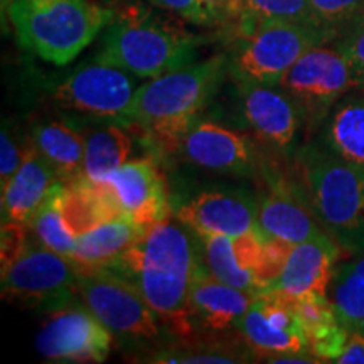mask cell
<instances>
[{"mask_svg": "<svg viewBox=\"0 0 364 364\" xmlns=\"http://www.w3.org/2000/svg\"><path fill=\"white\" fill-rule=\"evenodd\" d=\"M226 75H230V58L228 54H216L147 80L135 93L130 124L142 127L161 142L177 147L215 98Z\"/></svg>", "mask_w": 364, "mask_h": 364, "instance_id": "obj_2", "label": "cell"}, {"mask_svg": "<svg viewBox=\"0 0 364 364\" xmlns=\"http://www.w3.org/2000/svg\"><path fill=\"white\" fill-rule=\"evenodd\" d=\"M80 272V270H78ZM78 295L83 306L122 339H156L161 336L157 314L140 290L112 268L81 270Z\"/></svg>", "mask_w": 364, "mask_h": 364, "instance_id": "obj_8", "label": "cell"}, {"mask_svg": "<svg viewBox=\"0 0 364 364\" xmlns=\"http://www.w3.org/2000/svg\"><path fill=\"white\" fill-rule=\"evenodd\" d=\"M304 196L322 230L346 252L364 253V169L329 149L306 145L297 152Z\"/></svg>", "mask_w": 364, "mask_h": 364, "instance_id": "obj_3", "label": "cell"}, {"mask_svg": "<svg viewBox=\"0 0 364 364\" xmlns=\"http://www.w3.org/2000/svg\"><path fill=\"white\" fill-rule=\"evenodd\" d=\"M198 238L204 265L215 279L257 295L265 292L262 267L267 235H199Z\"/></svg>", "mask_w": 364, "mask_h": 364, "instance_id": "obj_17", "label": "cell"}, {"mask_svg": "<svg viewBox=\"0 0 364 364\" xmlns=\"http://www.w3.org/2000/svg\"><path fill=\"white\" fill-rule=\"evenodd\" d=\"M248 359L243 354L233 351L230 348H189V349H171V351L156 353L150 359H144V363L157 364H235L247 363Z\"/></svg>", "mask_w": 364, "mask_h": 364, "instance_id": "obj_30", "label": "cell"}, {"mask_svg": "<svg viewBox=\"0 0 364 364\" xmlns=\"http://www.w3.org/2000/svg\"><path fill=\"white\" fill-rule=\"evenodd\" d=\"M322 129L324 147L364 169V97L336 105Z\"/></svg>", "mask_w": 364, "mask_h": 364, "instance_id": "obj_26", "label": "cell"}, {"mask_svg": "<svg viewBox=\"0 0 364 364\" xmlns=\"http://www.w3.org/2000/svg\"><path fill=\"white\" fill-rule=\"evenodd\" d=\"M272 22H300L317 26L309 0H245L243 14L236 22V29L238 36H243Z\"/></svg>", "mask_w": 364, "mask_h": 364, "instance_id": "obj_29", "label": "cell"}, {"mask_svg": "<svg viewBox=\"0 0 364 364\" xmlns=\"http://www.w3.org/2000/svg\"><path fill=\"white\" fill-rule=\"evenodd\" d=\"M144 233L145 228L129 218H113L76 236L71 260L80 272L112 267Z\"/></svg>", "mask_w": 364, "mask_h": 364, "instance_id": "obj_24", "label": "cell"}, {"mask_svg": "<svg viewBox=\"0 0 364 364\" xmlns=\"http://www.w3.org/2000/svg\"><path fill=\"white\" fill-rule=\"evenodd\" d=\"M110 186L120 215L147 230L166 220L169 199L166 182L156 162L150 159H130L105 179Z\"/></svg>", "mask_w": 364, "mask_h": 364, "instance_id": "obj_18", "label": "cell"}, {"mask_svg": "<svg viewBox=\"0 0 364 364\" xmlns=\"http://www.w3.org/2000/svg\"><path fill=\"white\" fill-rule=\"evenodd\" d=\"M149 2L152 6L164 9V11L176 14V16L182 17V19L191 22V24L215 27L201 0H149Z\"/></svg>", "mask_w": 364, "mask_h": 364, "instance_id": "obj_34", "label": "cell"}, {"mask_svg": "<svg viewBox=\"0 0 364 364\" xmlns=\"http://www.w3.org/2000/svg\"><path fill=\"white\" fill-rule=\"evenodd\" d=\"M36 349L51 363H103L112 349V332L85 306L68 304L41 327Z\"/></svg>", "mask_w": 364, "mask_h": 364, "instance_id": "obj_11", "label": "cell"}, {"mask_svg": "<svg viewBox=\"0 0 364 364\" xmlns=\"http://www.w3.org/2000/svg\"><path fill=\"white\" fill-rule=\"evenodd\" d=\"M302 113L304 122L317 129L349 90L356 88L351 66L336 46H316L285 73L279 83Z\"/></svg>", "mask_w": 364, "mask_h": 364, "instance_id": "obj_9", "label": "cell"}, {"mask_svg": "<svg viewBox=\"0 0 364 364\" xmlns=\"http://www.w3.org/2000/svg\"><path fill=\"white\" fill-rule=\"evenodd\" d=\"M334 39V34L314 24H263L238 36L235 48L228 54L230 75L236 83L279 85L304 54Z\"/></svg>", "mask_w": 364, "mask_h": 364, "instance_id": "obj_6", "label": "cell"}, {"mask_svg": "<svg viewBox=\"0 0 364 364\" xmlns=\"http://www.w3.org/2000/svg\"><path fill=\"white\" fill-rule=\"evenodd\" d=\"M331 302L349 331H364V253L334 270Z\"/></svg>", "mask_w": 364, "mask_h": 364, "instance_id": "obj_27", "label": "cell"}, {"mask_svg": "<svg viewBox=\"0 0 364 364\" xmlns=\"http://www.w3.org/2000/svg\"><path fill=\"white\" fill-rule=\"evenodd\" d=\"M31 142L63 184L83 177L85 144L83 135L75 125L53 118L39 120L31 129Z\"/></svg>", "mask_w": 364, "mask_h": 364, "instance_id": "obj_23", "label": "cell"}, {"mask_svg": "<svg viewBox=\"0 0 364 364\" xmlns=\"http://www.w3.org/2000/svg\"><path fill=\"white\" fill-rule=\"evenodd\" d=\"M257 203L258 226L268 238L297 245L326 233L302 191L280 174L267 177V189Z\"/></svg>", "mask_w": 364, "mask_h": 364, "instance_id": "obj_19", "label": "cell"}, {"mask_svg": "<svg viewBox=\"0 0 364 364\" xmlns=\"http://www.w3.org/2000/svg\"><path fill=\"white\" fill-rule=\"evenodd\" d=\"M81 132L85 144L83 177L93 182H105L118 167L130 161L134 139L127 130L129 124L117 120L86 118L73 124Z\"/></svg>", "mask_w": 364, "mask_h": 364, "instance_id": "obj_22", "label": "cell"}, {"mask_svg": "<svg viewBox=\"0 0 364 364\" xmlns=\"http://www.w3.org/2000/svg\"><path fill=\"white\" fill-rule=\"evenodd\" d=\"M317 26L338 38L346 24L364 14V0H309Z\"/></svg>", "mask_w": 364, "mask_h": 364, "instance_id": "obj_31", "label": "cell"}, {"mask_svg": "<svg viewBox=\"0 0 364 364\" xmlns=\"http://www.w3.org/2000/svg\"><path fill=\"white\" fill-rule=\"evenodd\" d=\"M58 184L63 182L31 142L21 167L2 188V221L29 226Z\"/></svg>", "mask_w": 364, "mask_h": 364, "instance_id": "obj_20", "label": "cell"}, {"mask_svg": "<svg viewBox=\"0 0 364 364\" xmlns=\"http://www.w3.org/2000/svg\"><path fill=\"white\" fill-rule=\"evenodd\" d=\"M241 113L250 130L275 150H289L304 124L297 103L279 85L238 83Z\"/></svg>", "mask_w": 364, "mask_h": 364, "instance_id": "obj_16", "label": "cell"}, {"mask_svg": "<svg viewBox=\"0 0 364 364\" xmlns=\"http://www.w3.org/2000/svg\"><path fill=\"white\" fill-rule=\"evenodd\" d=\"M7 16L27 51L65 66L107 29L115 11L98 0H16Z\"/></svg>", "mask_w": 364, "mask_h": 364, "instance_id": "obj_5", "label": "cell"}, {"mask_svg": "<svg viewBox=\"0 0 364 364\" xmlns=\"http://www.w3.org/2000/svg\"><path fill=\"white\" fill-rule=\"evenodd\" d=\"M235 329L265 356L312 353L297 309L279 295H260Z\"/></svg>", "mask_w": 364, "mask_h": 364, "instance_id": "obj_14", "label": "cell"}, {"mask_svg": "<svg viewBox=\"0 0 364 364\" xmlns=\"http://www.w3.org/2000/svg\"><path fill=\"white\" fill-rule=\"evenodd\" d=\"M132 73L108 63L93 59L80 66L54 91V103L59 108L75 112L85 118L117 120L130 125L139 81Z\"/></svg>", "mask_w": 364, "mask_h": 364, "instance_id": "obj_10", "label": "cell"}, {"mask_svg": "<svg viewBox=\"0 0 364 364\" xmlns=\"http://www.w3.org/2000/svg\"><path fill=\"white\" fill-rule=\"evenodd\" d=\"M203 38L159 19L140 7L115 12L103 31L95 59L118 66L140 80H150L193 65Z\"/></svg>", "mask_w": 364, "mask_h": 364, "instance_id": "obj_4", "label": "cell"}, {"mask_svg": "<svg viewBox=\"0 0 364 364\" xmlns=\"http://www.w3.org/2000/svg\"><path fill=\"white\" fill-rule=\"evenodd\" d=\"M341 250L343 248L327 233L292 245L280 275L263 294L279 295L290 302L327 297Z\"/></svg>", "mask_w": 364, "mask_h": 364, "instance_id": "obj_15", "label": "cell"}, {"mask_svg": "<svg viewBox=\"0 0 364 364\" xmlns=\"http://www.w3.org/2000/svg\"><path fill=\"white\" fill-rule=\"evenodd\" d=\"M31 147V139L22 140L21 135L14 134L7 124L0 132V188L7 184L16 174Z\"/></svg>", "mask_w": 364, "mask_h": 364, "instance_id": "obj_33", "label": "cell"}, {"mask_svg": "<svg viewBox=\"0 0 364 364\" xmlns=\"http://www.w3.org/2000/svg\"><path fill=\"white\" fill-rule=\"evenodd\" d=\"M176 218L194 235L245 236L263 233L258 226V203L241 188H216L177 204Z\"/></svg>", "mask_w": 364, "mask_h": 364, "instance_id": "obj_12", "label": "cell"}, {"mask_svg": "<svg viewBox=\"0 0 364 364\" xmlns=\"http://www.w3.org/2000/svg\"><path fill=\"white\" fill-rule=\"evenodd\" d=\"M63 213L68 228L75 236L122 216L110 186L107 182H93L86 177L65 184Z\"/></svg>", "mask_w": 364, "mask_h": 364, "instance_id": "obj_25", "label": "cell"}, {"mask_svg": "<svg viewBox=\"0 0 364 364\" xmlns=\"http://www.w3.org/2000/svg\"><path fill=\"white\" fill-rule=\"evenodd\" d=\"M80 272L65 255L36 238L9 265L2 267V299L21 307L58 311L78 294Z\"/></svg>", "mask_w": 364, "mask_h": 364, "instance_id": "obj_7", "label": "cell"}, {"mask_svg": "<svg viewBox=\"0 0 364 364\" xmlns=\"http://www.w3.org/2000/svg\"><path fill=\"white\" fill-rule=\"evenodd\" d=\"M194 166L231 176H253L260 169V152L248 135L211 120H198L177 147Z\"/></svg>", "mask_w": 364, "mask_h": 364, "instance_id": "obj_13", "label": "cell"}, {"mask_svg": "<svg viewBox=\"0 0 364 364\" xmlns=\"http://www.w3.org/2000/svg\"><path fill=\"white\" fill-rule=\"evenodd\" d=\"M16 2V0H0V7H2V19L6 21V16L9 14V9L12 7V4Z\"/></svg>", "mask_w": 364, "mask_h": 364, "instance_id": "obj_37", "label": "cell"}, {"mask_svg": "<svg viewBox=\"0 0 364 364\" xmlns=\"http://www.w3.org/2000/svg\"><path fill=\"white\" fill-rule=\"evenodd\" d=\"M63 189H65V184H58L51 191L43 206L29 221V230L41 243L71 260L76 236L68 228L65 213H63Z\"/></svg>", "mask_w": 364, "mask_h": 364, "instance_id": "obj_28", "label": "cell"}, {"mask_svg": "<svg viewBox=\"0 0 364 364\" xmlns=\"http://www.w3.org/2000/svg\"><path fill=\"white\" fill-rule=\"evenodd\" d=\"M334 46L351 66L356 90L364 91V14L343 27Z\"/></svg>", "mask_w": 364, "mask_h": 364, "instance_id": "obj_32", "label": "cell"}, {"mask_svg": "<svg viewBox=\"0 0 364 364\" xmlns=\"http://www.w3.org/2000/svg\"><path fill=\"white\" fill-rule=\"evenodd\" d=\"M260 295L236 289L215 279L204 265L199 270L191 292L193 318L209 331L236 327Z\"/></svg>", "mask_w": 364, "mask_h": 364, "instance_id": "obj_21", "label": "cell"}, {"mask_svg": "<svg viewBox=\"0 0 364 364\" xmlns=\"http://www.w3.org/2000/svg\"><path fill=\"white\" fill-rule=\"evenodd\" d=\"M211 17L213 26H225L238 22L245 9V0H201Z\"/></svg>", "mask_w": 364, "mask_h": 364, "instance_id": "obj_35", "label": "cell"}, {"mask_svg": "<svg viewBox=\"0 0 364 364\" xmlns=\"http://www.w3.org/2000/svg\"><path fill=\"white\" fill-rule=\"evenodd\" d=\"M334 363L339 364H364V331H351L343 351Z\"/></svg>", "mask_w": 364, "mask_h": 364, "instance_id": "obj_36", "label": "cell"}, {"mask_svg": "<svg viewBox=\"0 0 364 364\" xmlns=\"http://www.w3.org/2000/svg\"><path fill=\"white\" fill-rule=\"evenodd\" d=\"M198 241L188 226L166 218L149 226L108 267L127 277L157 314L159 321L182 338L194 329L191 292L203 268V250H199Z\"/></svg>", "mask_w": 364, "mask_h": 364, "instance_id": "obj_1", "label": "cell"}]
</instances>
